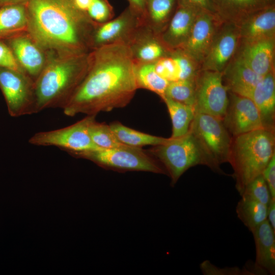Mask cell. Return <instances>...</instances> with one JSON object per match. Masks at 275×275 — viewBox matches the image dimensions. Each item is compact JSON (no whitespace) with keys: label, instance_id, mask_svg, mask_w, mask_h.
<instances>
[{"label":"cell","instance_id":"6da1fadb","mask_svg":"<svg viewBox=\"0 0 275 275\" xmlns=\"http://www.w3.org/2000/svg\"><path fill=\"white\" fill-rule=\"evenodd\" d=\"M138 89L128 46L115 43L89 52L88 71L63 107L64 113L97 115L126 106Z\"/></svg>","mask_w":275,"mask_h":275},{"label":"cell","instance_id":"7a4b0ae2","mask_svg":"<svg viewBox=\"0 0 275 275\" xmlns=\"http://www.w3.org/2000/svg\"><path fill=\"white\" fill-rule=\"evenodd\" d=\"M28 31L42 49L59 55L89 52L96 22L77 10L71 0H30Z\"/></svg>","mask_w":275,"mask_h":275},{"label":"cell","instance_id":"3957f363","mask_svg":"<svg viewBox=\"0 0 275 275\" xmlns=\"http://www.w3.org/2000/svg\"><path fill=\"white\" fill-rule=\"evenodd\" d=\"M89 54L60 55L46 62L34 81V113L63 108L87 73Z\"/></svg>","mask_w":275,"mask_h":275},{"label":"cell","instance_id":"277c9868","mask_svg":"<svg viewBox=\"0 0 275 275\" xmlns=\"http://www.w3.org/2000/svg\"><path fill=\"white\" fill-rule=\"evenodd\" d=\"M274 154V131L261 128L232 138L228 162L240 195L249 182L262 174Z\"/></svg>","mask_w":275,"mask_h":275},{"label":"cell","instance_id":"5b68a950","mask_svg":"<svg viewBox=\"0 0 275 275\" xmlns=\"http://www.w3.org/2000/svg\"><path fill=\"white\" fill-rule=\"evenodd\" d=\"M156 157L165 169L174 186L189 168L205 165L212 170L223 173L214 164L196 138L189 131L184 135L172 138L167 143L153 146L148 151Z\"/></svg>","mask_w":275,"mask_h":275},{"label":"cell","instance_id":"8992f818","mask_svg":"<svg viewBox=\"0 0 275 275\" xmlns=\"http://www.w3.org/2000/svg\"><path fill=\"white\" fill-rule=\"evenodd\" d=\"M71 154L77 157L90 160L104 169L117 172L143 171L167 174L164 167L142 148L126 145L119 148H101Z\"/></svg>","mask_w":275,"mask_h":275},{"label":"cell","instance_id":"52a82bcc","mask_svg":"<svg viewBox=\"0 0 275 275\" xmlns=\"http://www.w3.org/2000/svg\"><path fill=\"white\" fill-rule=\"evenodd\" d=\"M189 131L221 171V164L228 162L232 138L222 119L205 114L196 113Z\"/></svg>","mask_w":275,"mask_h":275},{"label":"cell","instance_id":"ba28073f","mask_svg":"<svg viewBox=\"0 0 275 275\" xmlns=\"http://www.w3.org/2000/svg\"><path fill=\"white\" fill-rule=\"evenodd\" d=\"M96 116H87L64 128L36 133L29 142L36 146H56L70 154L101 149L92 141L88 131L89 126Z\"/></svg>","mask_w":275,"mask_h":275},{"label":"cell","instance_id":"9c48e42d","mask_svg":"<svg viewBox=\"0 0 275 275\" xmlns=\"http://www.w3.org/2000/svg\"><path fill=\"white\" fill-rule=\"evenodd\" d=\"M0 89L10 116L34 113V81L25 72L0 67Z\"/></svg>","mask_w":275,"mask_h":275},{"label":"cell","instance_id":"30bf717a","mask_svg":"<svg viewBox=\"0 0 275 275\" xmlns=\"http://www.w3.org/2000/svg\"><path fill=\"white\" fill-rule=\"evenodd\" d=\"M195 84L196 113L208 114L222 119L229 102V91L223 82L222 73L201 70Z\"/></svg>","mask_w":275,"mask_h":275},{"label":"cell","instance_id":"8fae6325","mask_svg":"<svg viewBox=\"0 0 275 275\" xmlns=\"http://www.w3.org/2000/svg\"><path fill=\"white\" fill-rule=\"evenodd\" d=\"M240 42L238 26L222 21L201 64V70L222 73L235 56Z\"/></svg>","mask_w":275,"mask_h":275},{"label":"cell","instance_id":"7c38bea8","mask_svg":"<svg viewBox=\"0 0 275 275\" xmlns=\"http://www.w3.org/2000/svg\"><path fill=\"white\" fill-rule=\"evenodd\" d=\"M229 102L222 119L230 134L236 136L264 128L259 111L250 98L228 91Z\"/></svg>","mask_w":275,"mask_h":275},{"label":"cell","instance_id":"4fadbf2b","mask_svg":"<svg viewBox=\"0 0 275 275\" xmlns=\"http://www.w3.org/2000/svg\"><path fill=\"white\" fill-rule=\"evenodd\" d=\"M141 23L127 7L118 16L103 23H96L91 39V49L115 44H126Z\"/></svg>","mask_w":275,"mask_h":275},{"label":"cell","instance_id":"5bb4252c","mask_svg":"<svg viewBox=\"0 0 275 275\" xmlns=\"http://www.w3.org/2000/svg\"><path fill=\"white\" fill-rule=\"evenodd\" d=\"M222 21L214 15L200 12L187 41L180 49L201 65Z\"/></svg>","mask_w":275,"mask_h":275},{"label":"cell","instance_id":"9a60e30c","mask_svg":"<svg viewBox=\"0 0 275 275\" xmlns=\"http://www.w3.org/2000/svg\"><path fill=\"white\" fill-rule=\"evenodd\" d=\"M135 65L154 63L171 51L162 41L160 34L141 24L126 43Z\"/></svg>","mask_w":275,"mask_h":275},{"label":"cell","instance_id":"2e32d148","mask_svg":"<svg viewBox=\"0 0 275 275\" xmlns=\"http://www.w3.org/2000/svg\"><path fill=\"white\" fill-rule=\"evenodd\" d=\"M7 38L19 66L35 81L47 62L42 48L30 36L15 35Z\"/></svg>","mask_w":275,"mask_h":275},{"label":"cell","instance_id":"e0dca14e","mask_svg":"<svg viewBox=\"0 0 275 275\" xmlns=\"http://www.w3.org/2000/svg\"><path fill=\"white\" fill-rule=\"evenodd\" d=\"M275 38L240 43L235 57L264 76L274 70Z\"/></svg>","mask_w":275,"mask_h":275},{"label":"cell","instance_id":"ac0fdd59","mask_svg":"<svg viewBox=\"0 0 275 275\" xmlns=\"http://www.w3.org/2000/svg\"><path fill=\"white\" fill-rule=\"evenodd\" d=\"M237 26L240 43L275 38V5L251 14Z\"/></svg>","mask_w":275,"mask_h":275},{"label":"cell","instance_id":"d6986e66","mask_svg":"<svg viewBox=\"0 0 275 275\" xmlns=\"http://www.w3.org/2000/svg\"><path fill=\"white\" fill-rule=\"evenodd\" d=\"M200 12L178 6L160 38L170 50L180 49L187 41L194 23Z\"/></svg>","mask_w":275,"mask_h":275},{"label":"cell","instance_id":"ffe728a7","mask_svg":"<svg viewBox=\"0 0 275 275\" xmlns=\"http://www.w3.org/2000/svg\"><path fill=\"white\" fill-rule=\"evenodd\" d=\"M252 233L256 247L255 267L261 274H275V232L266 219Z\"/></svg>","mask_w":275,"mask_h":275},{"label":"cell","instance_id":"44dd1931","mask_svg":"<svg viewBox=\"0 0 275 275\" xmlns=\"http://www.w3.org/2000/svg\"><path fill=\"white\" fill-rule=\"evenodd\" d=\"M223 80L229 91L249 97L263 76L255 73L240 59L234 56L222 72Z\"/></svg>","mask_w":275,"mask_h":275},{"label":"cell","instance_id":"7402d4cb","mask_svg":"<svg viewBox=\"0 0 275 275\" xmlns=\"http://www.w3.org/2000/svg\"><path fill=\"white\" fill-rule=\"evenodd\" d=\"M250 98L257 106L264 128L274 130V70L263 77L251 92Z\"/></svg>","mask_w":275,"mask_h":275},{"label":"cell","instance_id":"603a6c76","mask_svg":"<svg viewBox=\"0 0 275 275\" xmlns=\"http://www.w3.org/2000/svg\"><path fill=\"white\" fill-rule=\"evenodd\" d=\"M218 17L238 25L251 14L275 5V0H211Z\"/></svg>","mask_w":275,"mask_h":275},{"label":"cell","instance_id":"cb8c5ba5","mask_svg":"<svg viewBox=\"0 0 275 275\" xmlns=\"http://www.w3.org/2000/svg\"><path fill=\"white\" fill-rule=\"evenodd\" d=\"M178 6L177 0H146L143 24L160 34Z\"/></svg>","mask_w":275,"mask_h":275},{"label":"cell","instance_id":"d4e9b609","mask_svg":"<svg viewBox=\"0 0 275 275\" xmlns=\"http://www.w3.org/2000/svg\"><path fill=\"white\" fill-rule=\"evenodd\" d=\"M26 4H16L0 7V38H8L28 29Z\"/></svg>","mask_w":275,"mask_h":275},{"label":"cell","instance_id":"484cf974","mask_svg":"<svg viewBox=\"0 0 275 275\" xmlns=\"http://www.w3.org/2000/svg\"><path fill=\"white\" fill-rule=\"evenodd\" d=\"M109 126L121 143L131 147L155 146L164 144L170 140V138H165L139 131L118 121L112 122Z\"/></svg>","mask_w":275,"mask_h":275},{"label":"cell","instance_id":"4316f807","mask_svg":"<svg viewBox=\"0 0 275 275\" xmlns=\"http://www.w3.org/2000/svg\"><path fill=\"white\" fill-rule=\"evenodd\" d=\"M162 100L166 104L172 121L171 138H177L185 135L189 131L196 114L194 107L166 97Z\"/></svg>","mask_w":275,"mask_h":275},{"label":"cell","instance_id":"83f0119b","mask_svg":"<svg viewBox=\"0 0 275 275\" xmlns=\"http://www.w3.org/2000/svg\"><path fill=\"white\" fill-rule=\"evenodd\" d=\"M135 80L138 89L152 91L162 99L169 81L155 70L154 63L135 65Z\"/></svg>","mask_w":275,"mask_h":275},{"label":"cell","instance_id":"f1b7e54d","mask_svg":"<svg viewBox=\"0 0 275 275\" xmlns=\"http://www.w3.org/2000/svg\"><path fill=\"white\" fill-rule=\"evenodd\" d=\"M236 212L239 219L252 232L267 219V206L241 197L236 205Z\"/></svg>","mask_w":275,"mask_h":275},{"label":"cell","instance_id":"f546056e","mask_svg":"<svg viewBox=\"0 0 275 275\" xmlns=\"http://www.w3.org/2000/svg\"><path fill=\"white\" fill-rule=\"evenodd\" d=\"M170 54L174 64L176 81L195 80L201 70L200 64L180 49L171 51Z\"/></svg>","mask_w":275,"mask_h":275},{"label":"cell","instance_id":"4dcf8cb0","mask_svg":"<svg viewBox=\"0 0 275 275\" xmlns=\"http://www.w3.org/2000/svg\"><path fill=\"white\" fill-rule=\"evenodd\" d=\"M88 131L92 141L100 148L112 149L126 145L118 140L109 125L98 122L95 119L90 123Z\"/></svg>","mask_w":275,"mask_h":275},{"label":"cell","instance_id":"1f68e13d","mask_svg":"<svg viewBox=\"0 0 275 275\" xmlns=\"http://www.w3.org/2000/svg\"><path fill=\"white\" fill-rule=\"evenodd\" d=\"M195 92V80H179L169 82L164 97L194 107Z\"/></svg>","mask_w":275,"mask_h":275},{"label":"cell","instance_id":"d6a6232c","mask_svg":"<svg viewBox=\"0 0 275 275\" xmlns=\"http://www.w3.org/2000/svg\"><path fill=\"white\" fill-rule=\"evenodd\" d=\"M240 196L267 206L272 199L269 188L262 174L249 182L245 186Z\"/></svg>","mask_w":275,"mask_h":275},{"label":"cell","instance_id":"836d02e7","mask_svg":"<svg viewBox=\"0 0 275 275\" xmlns=\"http://www.w3.org/2000/svg\"><path fill=\"white\" fill-rule=\"evenodd\" d=\"M87 14L94 22L103 23L113 18L114 11L107 0H93Z\"/></svg>","mask_w":275,"mask_h":275},{"label":"cell","instance_id":"e575fe53","mask_svg":"<svg viewBox=\"0 0 275 275\" xmlns=\"http://www.w3.org/2000/svg\"><path fill=\"white\" fill-rule=\"evenodd\" d=\"M200 268L205 275H248L245 269L238 267L219 268L205 260L200 264Z\"/></svg>","mask_w":275,"mask_h":275},{"label":"cell","instance_id":"d590c367","mask_svg":"<svg viewBox=\"0 0 275 275\" xmlns=\"http://www.w3.org/2000/svg\"><path fill=\"white\" fill-rule=\"evenodd\" d=\"M0 67L24 72L18 63L10 47L1 40Z\"/></svg>","mask_w":275,"mask_h":275},{"label":"cell","instance_id":"8d00e7d4","mask_svg":"<svg viewBox=\"0 0 275 275\" xmlns=\"http://www.w3.org/2000/svg\"><path fill=\"white\" fill-rule=\"evenodd\" d=\"M177 1L178 6L193 9L199 12H207L219 18L211 0H177Z\"/></svg>","mask_w":275,"mask_h":275},{"label":"cell","instance_id":"74e56055","mask_svg":"<svg viewBox=\"0 0 275 275\" xmlns=\"http://www.w3.org/2000/svg\"><path fill=\"white\" fill-rule=\"evenodd\" d=\"M262 175L269 188L271 198L275 199V154L272 157Z\"/></svg>","mask_w":275,"mask_h":275},{"label":"cell","instance_id":"f35d334b","mask_svg":"<svg viewBox=\"0 0 275 275\" xmlns=\"http://www.w3.org/2000/svg\"><path fill=\"white\" fill-rule=\"evenodd\" d=\"M130 11L138 18L142 24H143L146 0H127Z\"/></svg>","mask_w":275,"mask_h":275},{"label":"cell","instance_id":"ab89813d","mask_svg":"<svg viewBox=\"0 0 275 275\" xmlns=\"http://www.w3.org/2000/svg\"><path fill=\"white\" fill-rule=\"evenodd\" d=\"M267 219L275 232V199H271L267 206Z\"/></svg>","mask_w":275,"mask_h":275},{"label":"cell","instance_id":"60d3db41","mask_svg":"<svg viewBox=\"0 0 275 275\" xmlns=\"http://www.w3.org/2000/svg\"><path fill=\"white\" fill-rule=\"evenodd\" d=\"M92 1L93 0H71L72 5L77 10L87 15V12Z\"/></svg>","mask_w":275,"mask_h":275},{"label":"cell","instance_id":"b9f144b4","mask_svg":"<svg viewBox=\"0 0 275 275\" xmlns=\"http://www.w3.org/2000/svg\"><path fill=\"white\" fill-rule=\"evenodd\" d=\"M30 0H0V7L12 4H26Z\"/></svg>","mask_w":275,"mask_h":275}]
</instances>
